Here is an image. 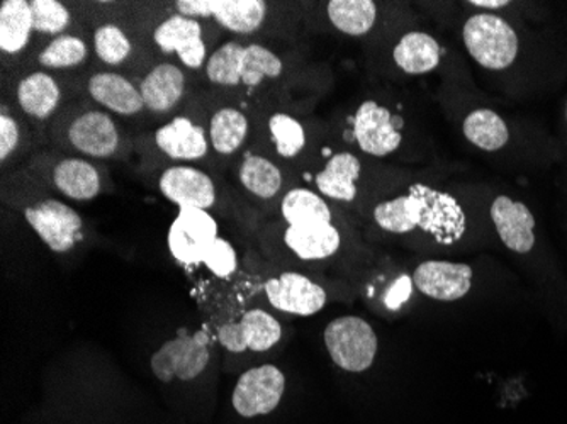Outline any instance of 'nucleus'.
Instances as JSON below:
<instances>
[{
    "mask_svg": "<svg viewBox=\"0 0 567 424\" xmlns=\"http://www.w3.org/2000/svg\"><path fill=\"white\" fill-rule=\"evenodd\" d=\"M286 378L276 365L250 369L238 379L234 407L240 416L255 417L272 413L282 400Z\"/></svg>",
    "mask_w": 567,
    "mask_h": 424,
    "instance_id": "1a4fd4ad",
    "label": "nucleus"
},
{
    "mask_svg": "<svg viewBox=\"0 0 567 424\" xmlns=\"http://www.w3.org/2000/svg\"><path fill=\"white\" fill-rule=\"evenodd\" d=\"M178 14L194 19H213L235 34H251L266 22L267 2L264 0H178Z\"/></svg>",
    "mask_w": 567,
    "mask_h": 424,
    "instance_id": "39448f33",
    "label": "nucleus"
},
{
    "mask_svg": "<svg viewBox=\"0 0 567 424\" xmlns=\"http://www.w3.org/2000/svg\"><path fill=\"white\" fill-rule=\"evenodd\" d=\"M470 6L476 9H484V11H495V9L506 8L509 6V2H481V0H474V2H470Z\"/></svg>",
    "mask_w": 567,
    "mask_h": 424,
    "instance_id": "58836bf2",
    "label": "nucleus"
},
{
    "mask_svg": "<svg viewBox=\"0 0 567 424\" xmlns=\"http://www.w3.org/2000/svg\"><path fill=\"white\" fill-rule=\"evenodd\" d=\"M203 265H206L209 272L215 273L219 279L234 276L238 269L237 251H235L234 245L218 238L204 257Z\"/></svg>",
    "mask_w": 567,
    "mask_h": 424,
    "instance_id": "e433bc0d",
    "label": "nucleus"
},
{
    "mask_svg": "<svg viewBox=\"0 0 567 424\" xmlns=\"http://www.w3.org/2000/svg\"><path fill=\"white\" fill-rule=\"evenodd\" d=\"M566 121H567V104H566Z\"/></svg>",
    "mask_w": 567,
    "mask_h": 424,
    "instance_id": "ea45409f",
    "label": "nucleus"
},
{
    "mask_svg": "<svg viewBox=\"0 0 567 424\" xmlns=\"http://www.w3.org/2000/svg\"><path fill=\"white\" fill-rule=\"evenodd\" d=\"M327 15L334 30L347 37H365L378 21L379 9L372 0H331Z\"/></svg>",
    "mask_w": 567,
    "mask_h": 424,
    "instance_id": "c85d7f7f",
    "label": "nucleus"
},
{
    "mask_svg": "<svg viewBox=\"0 0 567 424\" xmlns=\"http://www.w3.org/2000/svg\"><path fill=\"white\" fill-rule=\"evenodd\" d=\"M155 143L164 155L177 162L203 161L209 152V136L190 117L178 116L158 127Z\"/></svg>",
    "mask_w": 567,
    "mask_h": 424,
    "instance_id": "a211bd4d",
    "label": "nucleus"
},
{
    "mask_svg": "<svg viewBox=\"0 0 567 424\" xmlns=\"http://www.w3.org/2000/svg\"><path fill=\"white\" fill-rule=\"evenodd\" d=\"M330 359L346 372H365L378 355V334L371 324L357 316H342L331 321L323 331Z\"/></svg>",
    "mask_w": 567,
    "mask_h": 424,
    "instance_id": "20e7f679",
    "label": "nucleus"
},
{
    "mask_svg": "<svg viewBox=\"0 0 567 424\" xmlns=\"http://www.w3.org/2000/svg\"><path fill=\"white\" fill-rule=\"evenodd\" d=\"M70 146L89 158H111L121 146V133L104 111H87L76 116L66 130Z\"/></svg>",
    "mask_w": 567,
    "mask_h": 424,
    "instance_id": "ddd939ff",
    "label": "nucleus"
},
{
    "mask_svg": "<svg viewBox=\"0 0 567 424\" xmlns=\"http://www.w3.org/2000/svg\"><path fill=\"white\" fill-rule=\"evenodd\" d=\"M444 50L426 31H410L393 48V62L406 75H425L441 65Z\"/></svg>",
    "mask_w": 567,
    "mask_h": 424,
    "instance_id": "4be33fe9",
    "label": "nucleus"
},
{
    "mask_svg": "<svg viewBox=\"0 0 567 424\" xmlns=\"http://www.w3.org/2000/svg\"><path fill=\"white\" fill-rule=\"evenodd\" d=\"M153 40L165 55L175 53L178 60L190 70H199L206 63V44L203 40V25L197 19L183 14H172L161 22Z\"/></svg>",
    "mask_w": 567,
    "mask_h": 424,
    "instance_id": "f3484780",
    "label": "nucleus"
},
{
    "mask_svg": "<svg viewBox=\"0 0 567 424\" xmlns=\"http://www.w3.org/2000/svg\"><path fill=\"white\" fill-rule=\"evenodd\" d=\"M158 189L165 199L178 209H204L215 207L218 200L216 184L206 172L190 165H174L158 178Z\"/></svg>",
    "mask_w": 567,
    "mask_h": 424,
    "instance_id": "9d476101",
    "label": "nucleus"
},
{
    "mask_svg": "<svg viewBox=\"0 0 567 424\" xmlns=\"http://www.w3.org/2000/svg\"><path fill=\"white\" fill-rule=\"evenodd\" d=\"M218 238V223L208 210L189 207L178 209L167 240L175 260L184 265H200Z\"/></svg>",
    "mask_w": 567,
    "mask_h": 424,
    "instance_id": "6e6552de",
    "label": "nucleus"
},
{
    "mask_svg": "<svg viewBox=\"0 0 567 424\" xmlns=\"http://www.w3.org/2000/svg\"><path fill=\"white\" fill-rule=\"evenodd\" d=\"M284 73V63L264 44H245L241 60V84L248 89L260 87L266 81H276Z\"/></svg>",
    "mask_w": 567,
    "mask_h": 424,
    "instance_id": "2f4dec72",
    "label": "nucleus"
},
{
    "mask_svg": "<svg viewBox=\"0 0 567 424\" xmlns=\"http://www.w3.org/2000/svg\"><path fill=\"white\" fill-rule=\"evenodd\" d=\"M413 283L426 298L454 302L470 294L473 269L470 265L454 261H423L413 273Z\"/></svg>",
    "mask_w": 567,
    "mask_h": 424,
    "instance_id": "4468645a",
    "label": "nucleus"
},
{
    "mask_svg": "<svg viewBox=\"0 0 567 424\" xmlns=\"http://www.w3.org/2000/svg\"><path fill=\"white\" fill-rule=\"evenodd\" d=\"M94 50L102 63L116 66L126 62L127 56L132 55L133 44L120 25L107 22L95 30Z\"/></svg>",
    "mask_w": 567,
    "mask_h": 424,
    "instance_id": "f704fd0d",
    "label": "nucleus"
},
{
    "mask_svg": "<svg viewBox=\"0 0 567 424\" xmlns=\"http://www.w3.org/2000/svg\"><path fill=\"white\" fill-rule=\"evenodd\" d=\"M350 143L365 155L388 158L404 143V123L391 107L379 101L360 102L349 121Z\"/></svg>",
    "mask_w": 567,
    "mask_h": 424,
    "instance_id": "7ed1b4c3",
    "label": "nucleus"
},
{
    "mask_svg": "<svg viewBox=\"0 0 567 424\" xmlns=\"http://www.w3.org/2000/svg\"><path fill=\"white\" fill-rule=\"evenodd\" d=\"M140 92L146 110L155 114L171 113L186 94V73L174 63H161L146 73Z\"/></svg>",
    "mask_w": 567,
    "mask_h": 424,
    "instance_id": "aec40b11",
    "label": "nucleus"
},
{
    "mask_svg": "<svg viewBox=\"0 0 567 424\" xmlns=\"http://www.w3.org/2000/svg\"><path fill=\"white\" fill-rule=\"evenodd\" d=\"M238 182L250 196L259 200H274L286 187L282 168L269 156L248 152L238 165Z\"/></svg>",
    "mask_w": 567,
    "mask_h": 424,
    "instance_id": "b1692460",
    "label": "nucleus"
},
{
    "mask_svg": "<svg viewBox=\"0 0 567 424\" xmlns=\"http://www.w3.org/2000/svg\"><path fill=\"white\" fill-rule=\"evenodd\" d=\"M25 221L43 244L56 254H65L81 240L82 218L73 207L59 199H43L22 209Z\"/></svg>",
    "mask_w": 567,
    "mask_h": 424,
    "instance_id": "423d86ee",
    "label": "nucleus"
},
{
    "mask_svg": "<svg viewBox=\"0 0 567 424\" xmlns=\"http://www.w3.org/2000/svg\"><path fill=\"white\" fill-rule=\"evenodd\" d=\"M34 33L31 2L4 0L0 4V50L6 55H18L30 43Z\"/></svg>",
    "mask_w": 567,
    "mask_h": 424,
    "instance_id": "cd10ccee",
    "label": "nucleus"
},
{
    "mask_svg": "<svg viewBox=\"0 0 567 424\" xmlns=\"http://www.w3.org/2000/svg\"><path fill=\"white\" fill-rule=\"evenodd\" d=\"M245 44L228 41L209 56L206 62V76L212 84L219 87H238L241 85V60Z\"/></svg>",
    "mask_w": 567,
    "mask_h": 424,
    "instance_id": "473e14b6",
    "label": "nucleus"
},
{
    "mask_svg": "<svg viewBox=\"0 0 567 424\" xmlns=\"http://www.w3.org/2000/svg\"><path fill=\"white\" fill-rule=\"evenodd\" d=\"M16 97L22 113L34 120H47L59 107L62 91L50 73L34 72L19 82Z\"/></svg>",
    "mask_w": 567,
    "mask_h": 424,
    "instance_id": "393cba45",
    "label": "nucleus"
},
{
    "mask_svg": "<svg viewBox=\"0 0 567 424\" xmlns=\"http://www.w3.org/2000/svg\"><path fill=\"white\" fill-rule=\"evenodd\" d=\"M269 304L292 316H313L327 306V290L301 273H280L264 286Z\"/></svg>",
    "mask_w": 567,
    "mask_h": 424,
    "instance_id": "9b49d317",
    "label": "nucleus"
},
{
    "mask_svg": "<svg viewBox=\"0 0 567 424\" xmlns=\"http://www.w3.org/2000/svg\"><path fill=\"white\" fill-rule=\"evenodd\" d=\"M462 135L474 148L495 153L508 145L509 127L495 111L476 107L462 120Z\"/></svg>",
    "mask_w": 567,
    "mask_h": 424,
    "instance_id": "a878e982",
    "label": "nucleus"
},
{
    "mask_svg": "<svg viewBox=\"0 0 567 424\" xmlns=\"http://www.w3.org/2000/svg\"><path fill=\"white\" fill-rule=\"evenodd\" d=\"M461 37L471 59L489 72L509 69L520 53L517 30L493 12L470 15L462 25Z\"/></svg>",
    "mask_w": 567,
    "mask_h": 424,
    "instance_id": "f03ea898",
    "label": "nucleus"
},
{
    "mask_svg": "<svg viewBox=\"0 0 567 424\" xmlns=\"http://www.w3.org/2000/svg\"><path fill=\"white\" fill-rule=\"evenodd\" d=\"M364 175V162L355 153L337 152L318 172L315 187L324 199L350 206L359 199L360 182Z\"/></svg>",
    "mask_w": 567,
    "mask_h": 424,
    "instance_id": "dca6fc26",
    "label": "nucleus"
},
{
    "mask_svg": "<svg viewBox=\"0 0 567 424\" xmlns=\"http://www.w3.org/2000/svg\"><path fill=\"white\" fill-rule=\"evenodd\" d=\"M87 91L92 101L120 116H136L145 110V101L140 87L133 85L120 73H95L89 79Z\"/></svg>",
    "mask_w": 567,
    "mask_h": 424,
    "instance_id": "412c9836",
    "label": "nucleus"
},
{
    "mask_svg": "<svg viewBox=\"0 0 567 424\" xmlns=\"http://www.w3.org/2000/svg\"><path fill=\"white\" fill-rule=\"evenodd\" d=\"M284 245L302 261H320L337 255L342 247V235L334 223L286 225Z\"/></svg>",
    "mask_w": 567,
    "mask_h": 424,
    "instance_id": "6ab92c4d",
    "label": "nucleus"
},
{
    "mask_svg": "<svg viewBox=\"0 0 567 424\" xmlns=\"http://www.w3.org/2000/svg\"><path fill=\"white\" fill-rule=\"evenodd\" d=\"M267 135L280 161H296L308 145L305 124L288 113H274L267 120Z\"/></svg>",
    "mask_w": 567,
    "mask_h": 424,
    "instance_id": "7c9ffc66",
    "label": "nucleus"
},
{
    "mask_svg": "<svg viewBox=\"0 0 567 424\" xmlns=\"http://www.w3.org/2000/svg\"><path fill=\"white\" fill-rule=\"evenodd\" d=\"M489 218L503 241L513 254H530L537 244L535 221L530 207L509 196H496L489 206Z\"/></svg>",
    "mask_w": 567,
    "mask_h": 424,
    "instance_id": "2eb2a0df",
    "label": "nucleus"
},
{
    "mask_svg": "<svg viewBox=\"0 0 567 424\" xmlns=\"http://www.w3.org/2000/svg\"><path fill=\"white\" fill-rule=\"evenodd\" d=\"M250 123L237 107H221L209 121V145L218 155L231 156L247 142Z\"/></svg>",
    "mask_w": 567,
    "mask_h": 424,
    "instance_id": "c756f323",
    "label": "nucleus"
},
{
    "mask_svg": "<svg viewBox=\"0 0 567 424\" xmlns=\"http://www.w3.org/2000/svg\"><path fill=\"white\" fill-rule=\"evenodd\" d=\"M371 215L374 225L384 232L396 236L420 232L445 247L457 244L466 235L470 223L457 197L420 182L378 200Z\"/></svg>",
    "mask_w": 567,
    "mask_h": 424,
    "instance_id": "f257e3e1",
    "label": "nucleus"
},
{
    "mask_svg": "<svg viewBox=\"0 0 567 424\" xmlns=\"http://www.w3.org/2000/svg\"><path fill=\"white\" fill-rule=\"evenodd\" d=\"M31 11H33L34 33L48 34V37H62L72 19L69 9L59 0H33Z\"/></svg>",
    "mask_w": 567,
    "mask_h": 424,
    "instance_id": "c9c22d12",
    "label": "nucleus"
},
{
    "mask_svg": "<svg viewBox=\"0 0 567 424\" xmlns=\"http://www.w3.org/2000/svg\"><path fill=\"white\" fill-rule=\"evenodd\" d=\"M208 334L204 331L186 337L181 333L175 340L162 344L152 356V372L158 381H193L203 374L209 363Z\"/></svg>",
    "mask_w": 567,
    "mask_h": 424,
    "instance_id": "0eeeda50",
    "label": "nucleus"
},
{
    "mask_svg": "<svg viewBox=\"0 0 567 424\" xmlns=\"http://www.w3.org/2000/svg\"><path fill=\"white\" fill-rule=\"evenodd\" d=\"M50 180L66 199L81 203L95 199L102 190L101 174L84 158H63L51 168Z\"/></svg>",
    "mask_w": 567,
    "mask_h": 424,
    "instance_id": "5701e85b",
    "label": "nucleus"
},
{
    "mask_svg": "<svg viewBox=\"0 0 567 424\" xmlns=\"http://www.w3.org/2000/svg\"><path fill=\"white\" fill-rule=\"evenodd\" d=\"M282 338L279 321L264 309H251L237 323L219 328L218 340L228 352H267Z\"/></svg>",
    "mask_w": 567,
    "mask_h": 424,
    "instance_id": "f8f14e48",
    "label": "nucleus"
},
{
    "mask_svg": "<svg viewBox=\"0 0 567 424\" xmlns=\"http://www.w3.org/2000/svg\"><path fill=\"white\" fill-rule=\"evenodd\" d=\"M89 48L82 38L62 34L44 46L38 55V63L44 69L62 70L81 65L87 60Z\"/></svg>",
    "mask_w": 567,
    "mask_h": 424,
    "instance_id": "72a5a7b5",
    "label": "nucleus"
},
{
    "mask_svg": "<svg viewBox=\"0 0 567 424\" xmlns=\"http://www.w3.org/2000/svg\"><path fill=\"white\" fill-rule=\"evenodd\" d=\"M279 210L286 225L334 223L333 207L330 206V200L308 187H295V189L284 193Z\"/></svg>",
    "mask_w": 567,
    "mask_h": 424,
    "instance_id": "bb28decb",
    "label": "nucleus"
},
{
    "mask_svg": "<svg viewBox=\"0 0 567 424\" xmlns=\"http://www.w3.org/2000/svg\"><path fill=\"white\" fill-rule=\"evenodd\" d=\"M19 143H21V130L18 121L8 113H2L0 116V162L2 164L16 152Z\"/></svg>",
    "mask_w": 567,
    "mask_h": 424,
    "instance_id": "4c0bfd02",
    "label": "nucleus"
}]
</instances>
